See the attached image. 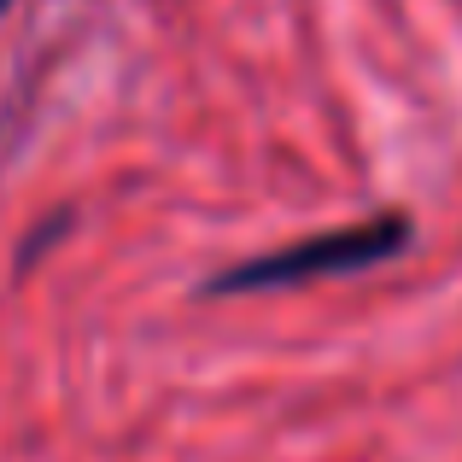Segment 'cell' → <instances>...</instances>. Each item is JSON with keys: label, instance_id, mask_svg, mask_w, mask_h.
<instances>
[{"label": "cell", "instance_id": "1", "mask_svg": "<svg viewBox=\"0 0 462 462\" xmlns=\"http://www.w3.org/2000/svg\"><path fill=\"white\" fill-rule=\"evenodd\" d=\"M404 246H410V217L386 211V217H369L357 228H334V235H310L299 246L246 258L235 270L211 275L205 293L223 299V293H263V287H305V282H322V275H357V270H374V263L398 258Z\"/></svg>", "mask_w": 462, "mask_h": 462}, {"label": "cell", "instance_id": "2", "mask_svg": "<svg viewBox=\"0 0 462 462\" xmlns=\"http://www.w3.org/2000/svg\"><path fill=\"white\" fill-rule=\"evenodd\" d=\"M65 223H70V211H59V217H47V223H35V235L18 246V270H30V263L42 258V246H53V240L65 235Z\"/></svg>", "mask_w": 462, "mask_h": 462}, {"label": "cell", "instance_id": "3", "mask_svg": "<svg viewBox=\"0 0 462 462\" xmlns=\"http://www.w3.org/2000/svg\"><path fill=\"white\" fill-rule=\"evenodd\" d=\"M6 6H12V0H0V12H6Z\"/></svg>", "mask_w": 462, "mask_h": 462}]
</instances>
